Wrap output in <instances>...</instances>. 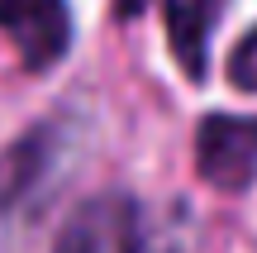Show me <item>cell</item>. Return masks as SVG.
<instances>
[{"label":"cell","instance_id":"cell-1","mask_svg":"<svg viewBox=\"0 0 257 253\" xmlns=\"http://www.w3.org/2000/svg\"><path fill=\"white\" fill-rule=\"evenodd\" d=\"M195 172L214 191H248L257 182V115H205L195 129Z\"/></svg>","mask_w":257,"mask_h":253},{"label":"cell","instance_id":"cell-2","mask_svg":"<svg viewBox=\"0 0 257 253\" xmlns=\"http://www.w3.org/2000/svg\"><path fill=\"white\" fill-rule=\"evenodd\" d=\"M53 253H143V215L124 191L91 196L67 215Z\"/></svg>","mask_w":257,"mask_h":253},{"label":"cell","instance_id":"cell-3","mask_svg":"<svg viewBox=\"0 0 257 253\" xmlns=\"http://www.w3.org/2000/svg\"><path fill=\"white\" fill-rule=\"evenodd\" d=\"M0 34L15 43L24 72H48L72 48L67 0H0Z\"/></svg>","mask_w":257,"mask_h":253},{"label":"cell","instance_id":"cell-4","mask_svg":"<svg viewBox=\"0 0 257 253\" xmlns=\"http://www.w3.org/2000/svg\"><path fill=\"white\" fill-rule=\"evenodd\" d=\"M219 5L224 0H162L167 43H172V57L181 62V72L191 81H200L210 67V34L219 24Z\"/></svg>","mask_w":257,"mask_h":253},{"label":"cell","instance_id":"cell-5","mask_svg":"<svg viewBox=\"0 0 257 253\" xmlns=\"http://www.w3.org/2000/svg\"><path fill=\"white\" fill-rule=\"evenodd\" d=\"M48 162H53V129L43 124V129H29L24 139L0 158V210L19 206V201L43 182Z\"/></svg>","mask_w":257,"mask_h":253},{"label":"cell","instance_id":"cell-6","mask_svg":"<svg viewBox=\"0 0 257 253\" xmlns=\"http://www.w3.org/2000/svg\"><path fill=\"white\" fill-rule=\"evenodd\" d=\"M229 81L238 86V91H257V24L233 43V53H229Z\"/></svg>","mask_w":257,"mask_h":253},{"label":"cell","instance_id":"cell-7","mask_svg":"<svg viewBox=\"0 0 257 253\" xmlns=\"http://www.w3.org/2000/svg\"><path fill=\"white\" fill-rule=\"evenodd\" d=\"M143 5H148V0H114V15H119V19H134V15H143Z\"/></svg>","mask_w":257,"mask_h":253}]
</instances>
